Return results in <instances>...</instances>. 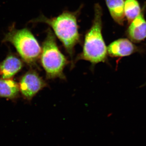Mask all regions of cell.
<instances>
[{
	"instance_id": "cell-1",
	"label": "cell",
	"mask_w": 146,
	"mask_h": 146,
	"mask_svg": "<svg viewBox=\"0 0 146 146\" xmlns=\"http://www.w3.org/2000/svg\"><path fill=\"white\" fill-rule=\"evenodd\" d=\"M102 10L98 3L94 7V18L93 25L85 35L83 50L76 60H84L93 65L107 60V48L102 35Z\"/></svg>"
},
{
	"instance_id": "cell-2",
	"label": "cell",
	"mask_w": 146,
	"mask_h": 146,
	"mask_svg": "<svg viewBox=\"0 0 146 146\" xmlns=\"http://www.w3.org/2000/svg\"><path fill=\"white\" fill-rule=\"evenodd\" d=\"M33 23H44L51 27L72 59L74 48L79 42L76 16L74 13L65 11L59 16L48 18L44 15L32 20Z\"/></svg>"
},
{
	"instance_id": "cell-3",
	"label": "cell",
	"mask_w": 146,
	"mask_h": 146,
	"mask_svg": "<svg viewBox=\"0 0 146 146\" xmlns=\"http://www.w3.org/2000/svg\"><path fill=\"white\" fill-rule=\"evenodd\" d=\"M3 42L12 44L22 59L29 65H34L40 58L42 48L31 31L26 28L18 29L13 24Z\"/></svg>"
},
{
	"instance_id": "cell-4",
	"label": "cell",
	"mask_w": 146,
	"mask_h": 146,
	"mask_svg": "<svg viewBox=\"0 0 146 146\" xmlns=\"http://www.w3.org/2000/svg\"><path fill=\"white\" fill-rule=\"evenodd\" d=\"M42 44L40 58L48 79H65L63 70L68 61L58 47L54 34L49 29Z\"/></svg>"
},
{
	"instance_id": "cell-5",
	"label": "cell",
	"mask_w": 146,
	"mask_h": 146,
	"mask_svg": "<svg viewBox=\"0 0 146 146\" xmlns=\"http://www.w3.org/2000/svg\"><path fill=\"white\" fill-rule=\"evenodd\" d=\"M47 84L34 70H30L21 77L19 82L20 92L28 100H31L38 92L47 86Z\"/></svg>"
},
{
	"instance_id": "cell-6",
	"label": "cell",
	"mask_w": 146,
	"mask_h": 146,
	"mask_svg": "<svg viewBox=\"0 0 146 146\" xmlns=\"http://www.w3.org/2000/svg\"><path fill=\"white\" fill-rule=\"evenodd\" d=\"M139 49L130 40L120 39L112 42L107 48L108 54L113 57L128 56L137 52Z\"/></svg>"
},
{
	"instance_id": "cell-7",
	"label": "cell",
	"mask_w": 146,
	"mask_h": 146,
	"mask_svg": "<svg viewBox=\"0 0 146 146\" xmlns=\"http://www.w3.org/2000/svg\"><path fill=\"white\" fill-rule=\"evenodd\" d=\"M22 60L16 56L8 55L0 64V74L3 78H11L22 69Z\"/></svg>"
},
{
	"instance_id": "cell-8",
	"label": "cell",
	"mask_w": 146,
	"mask_h": 146,
	"mask_svg": "<svg viewBox=\"0 0 146 146\" xmlns=\"http://www.w3.org/2000/svg\"><path fill=\"white\" fill-rule=\"evenodd\" d=\"M129 39L136 42L143 41L146 38V21L143 14H140L131 23L127 30Z\"/></svg>"
},
{
	"instance_id": "cell-9",
	"label": "cell",
	"mask_w": 146,
	"mask_h": 146,
	"mask_svg": "<svg viewBox=\"0 0 146 146\" xmlns=\"http://www.w3.org/2000/svg\"><path fill=\"white\" fill-rule=\"evenodd\" d=\"M19 84L11 78L0 79V97L14 99L19 96Z\"/></svg>"
},
{
	"instance_id": "cell-10",
	"label": "cell",
	"mask_w": 146,
	"mask_h": 146,
	"mask_svg": "<svg viewBox=\"0 0 146 146\" xmlns=\"http://www.w3.org/2000/svg\"><path fill=\"white\" fill-rule=\"evenodd\" d=\"M110 13L113 20L120 25L125 21V2L124 0H105Z\"/></svg>"
},
{
	"instance_id": "cell-11",
	"label": "cell",
	"mask_w": 146,
	"mask_h": 146,
	"mask_svg": "<svg viewBox=\"0 0 146 146\" xmlns=\"http://www.w3.org/2000/svg\"><path fill=\"white\" fill-rule=\"evenodd\" d=\"M124 12L125 16L131 23L141 14V7L137 0H126L125 2Z\"/></svg>"
}]
</instances>
